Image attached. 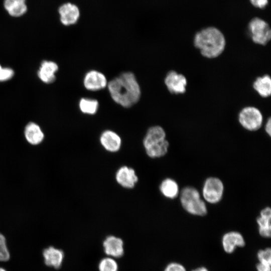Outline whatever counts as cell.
Segmentation results:
<instances>
[{
  "label": "cell",
  "mask_w": 271,
  "mask_h": 271,
  "mask_svg": "<svg viewBox=\"0 0 271 271\" xmlns=\"http://www.w3.org/2000/svg\"><path fill=\"white\" fill-rule=\"evenodd\" d=\"M107 87L113 100L125 108L132 106L141 98L140 86L131 72L121 73L108 82Z\"/></svg>",
  "instance_id": "obj_1"
},
{
  "label": "cell",
  "mask_w": 271,
  "mask_h": 271,
  "mask_svg": "<svg viewBox=\"0 0 271 271\" xmlns=\"http://www.w3.org/2000/svg\"><path fill=\"white\" fill-rule=\"evenodd\" d=\"M193 43L204 57L215 58L224 51L226 40L223 33L214 27L205 28L195 35Z\"/></svg>",
  "instance_id": "obj_2"
},
{
  "label": "cell",
  "mask_w": 271,
  "mask_h": 271,
  "mask_svg": "<svg viewBox=\"0 0 271 271\" xmlns=\"http://www.w3.org/2000/svg\"><path fill=\"white\" fill-rule=\"evenodd\" d=\"M166 137L164 129L160 126H153L148 130L143 144L150 157L159 158L167 154L169 144Z\"/></svg>",
  "instance_id": "obj_3"
},
{
  "label": "cell",
  "mask_w": 271,
  "mask_h": 271,
  "mask_svg": "<svg viewBox=\"0 0 271 271\" xmlns=\"http://www.w3.org/2000/svg\"><path fill=\"white\" fill-rule=\"evenodd\" d=\"M180 202L183 208L192 215L203 216L207 213L205 202L201 198L198 191L194 187H186L182 190Z\"/></svg>",
  "instance_id": "obj_4"
},
{
  "label": "cell",
  "mask_w": 271,
  "mask_h": 271,
  "mask_svg": "<svg viewBox=\"0 0 271 271\" xmlns=\"http://www.w3.org/2000/svg\"><path fill=\"white\" fill-rule=\"evenodd\" d=\"M248 30L252 41L265 46L271 39V30L268 24L259 18H254L249 23Z\"/></svg>",
  "instance_id": "obj_5"
},
{
  "label": "cell",
  "mask_w": 271,
  "mask_h": 271,
  "mask_svg": "<svg viewBox=\"0 0 271 271\" xmlns=\"http://www.w3.org/2000/svg\"><path fill=\"white\" fill-rule=\"evenodd\" d=\"M238 121L240 125L249 131L258 130L262 125L263 116L259 109L254 106H246L239 112Z\"/></svg>",
  "instance_id": "obj_6"
},
{
  "label": "cell",
  "mask_w": 271,
  "mask_h": 271,
  "mask_svg": "<svg viewBox=\"0 0 271 271\" xmlns=\"http://www.w3.org/2000/svg\"><path fill=\"white\" fill-rule=\"evenodd\" d=\"M223 192L224 185L219 178L211 177L205 180L202 195L206 202L211 204L218 203L222 198Z\"/></svg>",
  "instance_id": "obj_7"
},
{
  "label": "cell",
  "mask_w": 271,
  "mask_h": 271,
  "mask_svg": "<svg viewBox=\"0 0 271 271\" xmlns=\"http://www.w3.org/2000/svg\"><path fill=\"white\" fill-rule=\"evenodd\" d=\"M164 83L168 91L172 94H184L186 91L187 78L183 74L174 70L167 73Z\"/></svg>",
  "instance_id": "obj_8"
},
{
  "label": "cell",
  "mask_w": 271,
  "mask_h": 271,
  "mask_svg": "<svg viewBox=\"0 0 271 271\" xmlns=\"http://www.w3.org/2000/svg\"><path fill=\"white\" fill-rule=\"evenodd\" d=\"M83 83L86 89L95 91L107 87L108 81L106 76L102 72L92 70L85 74Z\"/></svg>",
  "instance_id": "obj_9"
},
{
  "label": "cell",
  "mask_w": 271,
  "mask_h": 271,
  "mask_svg": "<svg viewBox=\"0 0 271 271\" xmlns=\"http://www.w3.org/2000/svg\"><path fill=\"white\" fill-rule=\"evenodd\" d=\"M105 253L112 258H119L124 253L123 242L122 240L113 235L106 237L103 242Z\"/></svg>",
  "instance_id": "obj_10"
},
{
  "label": "cell",
  "mask_w": 271,
  "mask_h": 271,
  "mask_svg": "<svg viewBox=\"0 0 271 271\" xmlns=\"http://www.w3.org/2000/svg\"><path fill=\"white\" fill-rule=\"evenodd\" d=\"M222 243L224 250L227 253H231L237 247H243L245 242L240 233L230 231L223 236Z\"/></svg>",
  "instance_id": "obj_11"
},
{
  "label": "cell",
  "mask_w": 271,
  "mask_h": 271,
  "mask_svg": "<svg viewBox=\"0 0 271 271\" xmlns=\"http://www.w3.org/2000/svg\"><path fill=\"white\" fill-rule=\"evenodd\" d=\"M43 256L46 265L58 269L62 265L64 254L62 250L49 246L43 250Z\"/></svg>",
  "instance_id": "obj_12"
},
{
  "label": "cell",
  "mask_w": 271,
  "mask_h": 271,
  "mask_svg": "<svg viewBox=\"0 0 271 271\" xmlns=\"http://www.w3.org/2000/svg\"><path fill=\"white\" fill-rule=\"evenodd\" d=\"M59 12L60 15L61 23L69 26L76 23L79 17V11L77 7L70 3H67L61 6Z\"/></svg>",
  "instance_id": "obj_13"
},
{
  "label": "cell",
  "mask_w": 271,
  "mask_h": 271,
  "mask_svg": "<svg viewBox=\"0 0 271 271\" xmlns=\"http://www.w3.org/2000/svg\"><path fill=\"white\" fill-rule=\"evenodd\" d=\"M116 180L118 184L126 188H133L138 181L134 170L126 166L121 167L116 174Z\"/></svg>",
  "instance_id": "obj_14"
},
{
  "label": "cell",
  "mask_w": 271,
  "mask_h": 271,
  "mask_svg": "<svg viewBox=\"0 0 271 271\" xmlns=\"http://www.w3.org/2000/svg\"><path fill=\"white\" fill-rule=\"evenodd\" d=\"M24 136L27 142L33 146L40 144L44 139V133L41 128L33 122H30L26 125Z\"/></svg>",
  "instance_id": "obj_15"
},
{
  "label": "cell",
  "mask_w": 271,
  "mask_h": 271,
  "mask_svg": "<svg viewBox=\"0 0 271 271\" xmlns=\"http://www.w3.org/2000/svg\"><path fill=\"white\" fill-rule=\"evenodd\" d=\"M100 141L102 146L107 151L115 152L119 150L121 146V139L115 132L107 130L102 132Z\"/></svg>",
  "instance_id": "obj_16"
},
{
  "label": "cell",
  "mask_w": 271,
  "mask_h": 271,
  "mask_svg": "<svg viewBox=\"0 0 271 271\" xmlns=\"http://www.w3.org/2000/svg\"><path fill=\"white\" fill-rule=\"evenodd\" d=\"M58 70V65L52 61H44L38 72L39 78L44 82L51 83L55 79V73Z\"/></svg>",
  "instance_id": "obj_17"
},
{
  "label": "cell",
  "mask_w": 271,
  "mask_h": 271,
  "mask_svg": "<svg viewBox=\"0 0 271 271\" xmlns=\"http://www.w3.org/2000/svg\"><path fill=\"white\" fill-rule=\"evenodd\" d=\"M271 209L269 207L263 209L256 221L258 225L259 234L265 238L270 237L271 235Z\"/></svg>",
  "instance_id": "obj_18"
},
{
  "label": "cell",
  "mask_w": 271,
  "mask_h": 271,
  "mask_svg": "<svg viewBox=\"0 0 271 271\" xmlns=\"http://www.w3.org/2000/svg\"><path fill=\"white\" fill-rule=\"evenodd\" d=\"M252 87L262 97L267 98L271 94V79L269 75L265 74L257 77L253 81Z\"/></svg>",
  "instance_id": "obj_19"
},
{
  "label": "cell",
  "mask_w": 271,
  "mask_h": 271,
  "mask_svg": "<svg viewBox=\"0 0 271 271\" xmlns=\"http://www.w3.org/2000/svg\"><path fill=\"white\" fill-rule=\"evenodd\" d=\"M4 7L13 17H20L27 11L25 0H5Z\"/></svg>",
  "instance_id": "obj_20"
},
{
  "label": "cell",
  "mask_w": 271,
  "mask_h": 271,
  "mask_svg": "<svg viewBox=\"0 0 271 271\" xmlns=\"http://www.w3.org/2000/svg\"><path fill=\"white\" fill-rule=\"evenodd\" d=\"M160 189L162 194L169 199L176 198L179 193V188L177 183L175 180L170 178L166 179L162 181Z\"/></svg>",
  "instance_id": "obj_21"
},
{
  "label": "cell",
  "mask_w": 271,
  "mask_h": 271,
  "mask_svg": "<svg viewBox=\"0 0 271 271\" xmlns=\"http://www.w3.org/2000/svg\"><path fill=\"white\" fill-rule=\"evenodd\" d=\"M99 107V102L95 99L82 98L79 102V108L80 111L86 114H95Z\"/></svg>",
  "instance_id": "obj_22"
},
{
  "label": "cell",
  "mask_w": 271,
  "mask_h": 271,
  "mask_svg": "<svg viewBox=\"0 0 271 271\" xmlns=\"http://www.w3.org/2000/svg\"><path fill=\"white\" fill-rule=\"evenodd\" d=\"M99 271H118V266L112 257H106L100 260L98 264Z\"/></svg>",
  "instance_id": "obj_23"
},
{
  "label": "cell",
  "mask_w": 271,
  "mask_h": 271,
  "mask_svg": "<svg viewBox=\"0 0 271 271\" xmlns=\"http://www.w3.org/2000/svg\"><path fill=\"white\" fill-rule=\"evenodd\" d=\"M10 258V254L7 245L5 236L0 233V261H7Z\"/></svg>",
  "instance_id": "obj_24"
},
{
  "label": "cell",
  "mask_w": 271,
  "mask_h": 271,
  "mask_svg": "<svg viewBox=\"0 0 271 271\" xmlns=\"http://www.w3.org/2000/svg\"><path fill=\"white\" fill-rule=\"evenodd\" d=\"M259 262L271 265V250L270 248L259 250L257 254Z\"/></svg>",
  "instance_id": "obj_25"
},
{
  "label": "cell",
  "mask_w": 271,
  "mask_h": 271,
  "mask_svg": "<svg viewBox=\"0 0 271 271\" xmlns=\"http://www.w3.org/2000/svg\"><path fill=\"white\" fill-rule=\"evenodd\" d=\"M14 75L13 69L3 68L0 65V82L6 81L11 79Z\"/></svg>",
  "instance_id": "obj_26"
},
{
  "label": "cell",
  "mask_w": 271,
  "mask_h": 271,
  "mask_svg": "<svg viewBox=\"0 0 271 271\" xmlns=\"http://www.w3.org/2000/svg\"><path fill=\"white\" fill-rule=\"evenodd\" d=\"M164 271H186V270L181 264L172 262L166 266Z\"/></svg>",
  "instance_id": "obj_27"
},
{
  "label": "cell",
  "mask_w": 271,
  "mask_h": 271,
  "mask_svg": "<svg viewBox=\"0 0 271 271\" xmlns=\"http://www.w3.org/2000/svg\"><path fill=\"white\" fill-rule=\"evenodd\" d=\"M250 2L254 7L263 9L267 6L268 0H250Z\"/></svg>",
  "instance_id": "obj_28"
},
{
  "label": "cell",
  "mask_w": 271,
  "mask_h": 271,
  "mask_svg": "<svg viewBox=\"0 0 271 271\" xmlns=\"http://www.w3.org/2000/svg\"><path fill=\"white\" fill-rule=\"evenodd\" d=\"M257 271H271L270 264L258 262L256 265Z\"/></svg>",
  "instance_id": "obj_29"
},
{
  "label": "cell",
  "mask_w": 271,
  "mask_h": 271,
  "mask_svg": "<svg viewBox=\"0 0 271 271\" xmlns=\"http://www.w3.org/2000/svg\"><path fill=\"white\" fill-rule=\"evenodd\" d=\"M265 131L266 133L270 137L271 134V119L270 117L267 120L265 126H264Z\"/></svg>",
  "instance_id": "obj_30"
},
{
  "label": "cell",
  "mask_w": 271,
  "mask_h": 271,
  "mask_svg": "<svg viewBox=\"0 0 271 271\" xmlns=\"http://www.w3.org/2000/svg\"><path fill=\"white\" fill-rule=\"evenodd\" d=\"M192 271H208V269L205 267H200Z\"/></svg>",
  "instance_id": "obj_31"
},
{
  "label": "cell",
  "mask_w": 271,
  "mask_h": 271,
  "mask_svg": "<svg viewBox=\"0 0 271 271\" xmlns=\"http://www.w3.org/2000/svg\"><path fill=\"white\" fill-rule=\"evenodd\" d=\"M0 271H7L5 269L0 267Z\"/></svg>",
  "instance_id": "obj_32"
}]
</instances>
